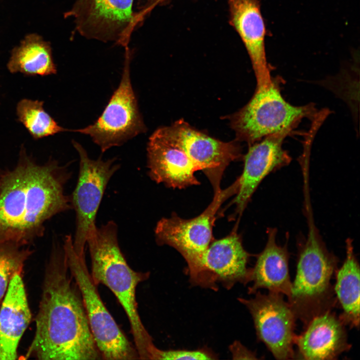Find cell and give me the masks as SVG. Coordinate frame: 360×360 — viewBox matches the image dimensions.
Wrapping results in <instances>:
<instances>
[{
	"label": "cell",
	"instance_id": "obj_1",
	"mask_svg": "<svg viewBox=\"0 0 360 360\" xmlns=\"http://www.w3.org/2000/svg\"><path fill=\"white\" fill-rule=\"evenodd\" d=\"M25 356L44 360L102 359L62 245L57 243L46 269L35 334Z\"/></svg>",
	"mask_w": 360,
	"mask_h": 360
},
{
	"label": "cell",
	"instance_id": "obj_2",
	"mask_svg": "<svg viewBox=\"0 0 360 360\" xmlns=\"http://www.w3.org/2000/svg\"><path fill=\"white\" fill-rule=\"evenodd\" d=\"M70 173L56 160L40 164L21 148L17 164L0 175V240L28 245L44 224L72 208L64 186Z\"/></svg>",
	"mask_w": 360,
	"mask_h": 360
},
{
	"label": "cell",
	"instance_id": "obj_3",
	"mask_svg": "<svg viewBox=\"0 0 360 360\" xmlns=\"http://www.w3.org/2000/svg\"><path fill=\"white\" fill-rule=\"evenodd\" d=\"M86 244L94 282L106 286L114 294L129 320L140 359L152 360L157 348L142 322L136 299L138 285L148 278L150 272L135 271L128 264L119 246L117 225L112 220L96 226Z\"/></svg>",
	"mask_w": 360,
	"mask_h": 360
},
{
	"label": "cell",
	"instance_id": "obj_4",
	"mask_svg": "<svg viewBox=\"0 0 360 360\" xmlns=\"http://www.w3.org/2000/svg\"><path fill=\"white\" fill-rule=\"evenodd\" d=\"M302 244L292 282L288 302L296 319L306 326L314 317L332 310L337 302L331 280L337 270L338 260L321 239L312 218Z\"/></svg>",
	"mask_w": 360,
	"mask_h": 360
},
{
	"label": "cell",
	"instance_id": "obj_5",
	"mask_svg": "<svg viewBox=\"0 0 360 360\" xmlns=\"http://www.w3.org/2000/svg\"><path fill=\"white\" fill-rule=\"evenodd\" d=\"M318 114L313 104L295 106L286 102L272 79L256 87L248 103L232 116L231 124L238 140L252 144L270 135L290 134L304 118L314 119Z\"/></svg>",
	"mask_w": 360,
	"mask_h": 360
},
{
	"label": "cell",
	"instance_id": "obj_6",
	"mask_svg": "<svg viewBox=\"0 0 360 360\" xmlns=\"http://www.w3.org/2000/svg\"><path fill=\"white\" fill-rule=\"evenodd\" d=\"M67 264L82 298L90 329L102 359H140L135 348L103 303L88 268L85 256L76 252L70 235L62 244Z\"/></svg>",
	"mask_w": 360,
	"mask_h": 360
},
{
	"label": "cell",
	"instance_id": "obj_7",
	"mask_svg": "<svg viewBox=\"0 0 360 360\" xmlns=\"http://www.w3.org/2000/svg\"><path fill=\"white\" fill-rule=\"evenodd\" d=\"M72 143L80 157L78 182L70 198L76 217L72 242L77 254L84 256L88 238L96 226V214L105 190L120 164L116 158L91 159L80 144L74 140Z\"/></svg>",
	"mask_w": 360,
	"mask_h": 360
},
{
	"label": "cell",
	"instance_id": "obj_8",
	"mask_svg": "<svg viewBox=\"0 0 360 360\" xmlns=\"http://www.w3.org/2000/svg\"><path fill=\"white\" fill-rule=\"evenodd\" d=\"M146 130L131 84L127 60L120 84L101 116L93 124L72 131L89 136L104 152Z\"/></svg>",
	"mask_w": 360,
	"mask_h": 360
},
{
	"label": "cell",
	"instance_id": "obj_9",
	"mask_svg": "<svg viewBox=\"0 0 360 360\" xmlns=\"http://www.w3.org/2000/svg\"><path fill=\"white\" fill-rule=\"evenodd\" d=\"M238 188L236 180L228 188L214 193L208 207L194 218L183 219L175 214L160 220L154 230L158 244L174 248L184 258L188 268L192 266L213 241L212 228L219 208L226 200L237 192Z\"/></svg>",
	"mask_w": 360,
	"mask_h": 360
},
{
	"label": "cell",
	"instance_id": "obj_10",
	"mask_svg": "<svg viewBox=\"0 0 360 360\" xmlns=\"http://www.w3.org/2000/svg\"><path fill=\"white\" fill-rule=\"evenodd\" d=\"M254 298L239 300L248 310L254 320L256 334L276 360L294 358L293 346L296 320L283 294L258 290Z\"/></svg>",
	"mask_w": 360,
	"mask_h": 360
},
{
	"label": "cell",
	"instance_id": "obj_11",
	"mask_svg": "<svg viewBox=\"0 0 360 360\" xmlns=\"http://www.w3.org/2000/svg\"><path fill=\"white\" fill-rule=\"evenodd\" d=\"M249 256L240 236L232 232L210 244L188 268L190 280L196 285L210 288H216L217 282L227 288L238 282L246 284L249 282Z\"/></svg>",
	"mask_w": 360,
	"mask_h": 360
},
{
	"label": "cell",
	"instance_id": "obj_12",
	"mask_svg": "<svg viewBox=\"0 0 360 360\" xmlns=\"http://www.w3.org/2000/svg\"><path fill=\"white\" fill-rule=\"evenodd\" d=\"M133 0H77L65 17L72 16L82 36L102 42L120 41L134 22Z\"/></svg>",
	"mask_w": 360,
	"mask_h": 360
},
{
	"label": "cell",
	"instance_id": "obj_13",
	"mask_svg": "<svg viewBox=\"0 0 360 360\" xmlns=\"http://www.w3.org/2000/svg\"><path fill=\"white\" fill-rule=\"evenodd\" d=\"M148 174L157 183L184 188L200 184L194 176L198 170L180 146L172 126L158 128L147 147Z\"/></svg>",
	"mask_w": 360,
	"mask_h": 360
},
{
	"label": "cell",
	"instance_id": "obj_14",
	"mask_svg": "<svg viewBox=\"0 0 360 360\" xmlns=\"http://www.w3.org/2000/svg\"><path fill=\"white\" fill-rule=\"evenodd\" d=\"M172 126L180 146L198 170L208 177L214 193L220 191L226 168L241 156L240 146L234 142H224L210 137L182 120Z\"/></svg>",
	"mask_w": 360,
	"mask_h": 360
},
{
	"label": "cell",
	"instance_id": "obj_15",
	"mask_svg": "<svg viewBox=\"0 0 360 360\" xmlns=\"http://www.w3.org/2000/svg\"><path fill=\"white\" fill-rule=\"evenodd\" d=\"M289 134L279 133L267 136L250 144L244 156V166L238 178V190L234 199L236 212L240 214L262 180L270 174L288 165L291 158L282 148Z\"/></svg>",
	"mask_w": 360,
	"mask_h": 360
},
{
	"label": "cell",
	"instance_id": "obj_16",
	"mask_svg": "<svg viewBox=\"0 0 360 360\" xmlns=\"http://www.w3.org/2000/svg\"><path fill=\"white\" fill-rule=\"evenodd\" d=\"M229 24L241 38L250 56L256 86L267 85L272 78L267 62L266 26L258 0H228Z\"/></svg>",
	"mask_w": 360,
	"mask_h": 360
},
{
	"label": "cell",
	"instance_id": "obj_17",
	"mask_svg": "<svg viewBox=\"0 0 360 360\" xmlns=\"http://www.w3.org/2000/svg\"><path fill=\"white\" fill-rule=\"evenodd\" d=\"M346 325L332 310L312 318L294 342L299 358L308 360H336L352 345L348 343Z\"/></svg>",
	"mask_w": 360,
	"mask_h": 360
},
{
	"label": "cell",
	"instance_id": "obj_18",
	"mask_svg": "<svg viewBox=\"0 0 360 360\" xmlns=\"http://www.w3.org/2000/svg\"><path fill=\"white\" fill-rule=\"evenodd\" d=\"M32 318L22 274L12 278L0 309V360H16L19 342Z\"/></svg>",
	"mask_w": 360,
	"mask_h": 360
},
{
	"label": "cell",
	"instance_id": "obj_19",
	"mask_svg": "<svg viewBox=\"0 0 360 360\" xmlns=\"http://www.w3.org/2000/svg\"><path fill=\"white\" fill-rule=\"evenodd\" d=\"M267 241L262 252L258 255L254 266L250 268L249 294H254L259 289L281 294L288 297L290 293L289 254L286 246L278 244L276 228H268Z\"/></svg>",
	"mask_w": 360,
	"mask_h": 360
},
{
	"label": "cell",
	"instance_id": "obj_20",
	"mask_svg": "<svg viewBox=\"0 0 360 360\" xmlns=\"http://www.w3.org/2000/svg\"><path fill=\"white\" fill-rule=\"evenodd\" d=\"M334 290L342 309L339 318L346 326H360V265L354 250L352 240H346V256L336 271Z\"/></svg>",
	"mask_w": 360,
	"mask_h": 360
},
{
	"label": "cell",
	"instance_id": "obj_21",
	"mask_svg": "<svg viewBox=\"0 0 360 360\" xmlns=\"http://www.w3.org/2000/svg\"><path fill=\"white\" fill-rule=\"evenodd\" d=\"M7 68L12 74L28 76H48L57 72L50 44L36 34L26 35L12 50Z\"/></svg>",
	"mask_w": 360,
	"mask_h": 360
},
{
	"label": "cell",
	"instance_id": "obj_22",
	"mask_svg": "<svg viewBox=\"0 0 360 360\" xmlns=\"http://www.w3.org/2000/svg\"><path fill=\"white\" fill-rule=\"evenodd\" d=\"M44 102L28 98L17 104L16 114L18 120L36 140L56 134L72 131L59 126L44 110Z\"/></svg>",
	"mask_w": 360,
	"mask_h": 360
},
{
	"label": "cell",
	"instance_id": "obj_23",
	"mask_svg": "<svg viewBox=\"0 0 360 360\" xmlns=\"http://www.w3.org/2000/svg\"><path fill=\"white\" fill-rule=\"evenodd\" d=\"M32 250L28 245L0 240V303L16 274H22L26 260Z\"/></svg>",
	"mask_w": 360,
	"mask_h": 360
},
{
	"label": "cell",
	"instance_id": "obj_24",
	"mask_svg": "<svg viewBox=\"0 0 360 360\" xmlns=\"http://www.w3.org/2000/svg\"><path fill=\"white\" fill-rule=\"evenodd\" d=\"M216 356L212 352L204 349L197 350H162L158 348L154 360H212Z\"/></svg>",
	"mask_w": 360,
	"mask_h": 360
},
{
	"label": "cell",
	"instance_id": "obj_25",
	"mask_svg": "<svg viewBox=\"0 0 360 360\" xmlns=\"http://www.w3.org/2000/svg\"><path fill=\"white\" fill-rule=\"evenodd\" d=\"M230 351L234 358L235 359H258L255 353L245 348L241 344L238 342H236L233 344L230 348Z\"/></svg>",
	"mask_w": 360,
	"mask_h": 360
},
{
	"label": "cell",
	"instance_id": "obj_26",
	"mask_svg": "<svg viewBox=\"0 0 360 360\" xmlns=\"http://www.w3.org/2000/svg\"><path fill=\"white\" fill-rule=\"evenodd\" d=\"M170 0H158V3H157L156 6H157V5H160V4H164L168 3V2L170 1Z\"/></svg>",
	"mask_w": 360,
	"mask_h": 360
},
{
	"label": "cell",
	"instance_id": "obj_27",
	"mask_svg": "<svg viewBox=\"0 0 360 360\" xmlns=\"http://www.w3.org/2000/svg\"><path fill=\"white\" fill-rule=\"evenodd\" d=\"M1 172H2V170H0V174H1Z\"/></svg>",
	"mask_w": 360,
	"mask_h": 360
},
{
	"label": "cell",
	"instance_id": "obj_28",
	"mask_svg": "<svg viewBox=\"0 0 360 360\" xmlns=\"http://www.w3.org/2000/svg\"></svg>",
	"mask_w": 360,
	"mask_h": 360
}]
</instances>
